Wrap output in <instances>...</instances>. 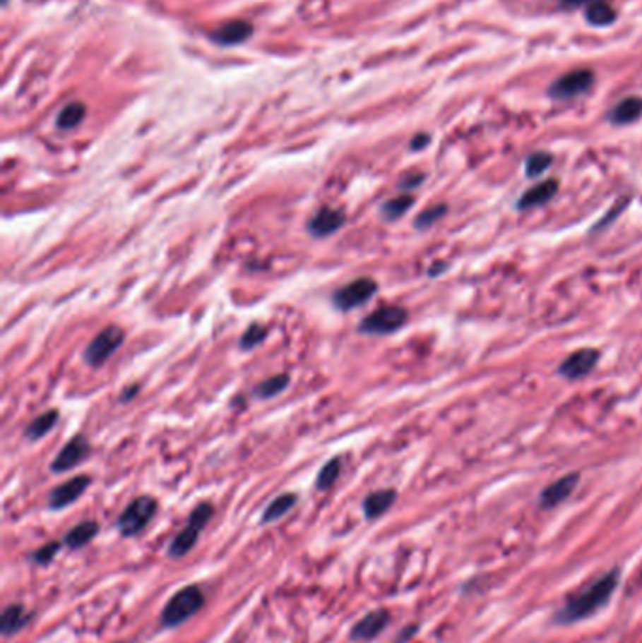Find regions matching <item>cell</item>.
I'll list each match as a JSON object with an SVG mask.
<instances>
[{
	"label": "cell",
	"mask_w": 642,
	"mask_h": 643,
	"mask_svg": "<svg viewBox=\"0 0 642 643\" xmlns=\"http://www.w3.org/2000/svg\"><path fill=\"white\" fill-rule=\"evenodd\" d=\"M157 510L158 504L153 497L143 495V497L134 498V500L124 508V512L121 514V517H119L117 521V527L119 531H121V534L126 538L140 534V532L151 523V519L155 517V514H157Z\"/></svg>",
	"instance_id": "obj_4"
},
{
	"label": "cell",
	"mask_w": 642,
	"mask_h": 643,
	"mask_svg": "<svg viewBox=\"0 0 642 643\" xmlns=\"http://www.w3.org/2000/svg\"><path fill=\"white\" fill-rule=\"evenodd\" d=\"M211 515H213V506H211V504H198L196 508L191 512V515H189V521H186L185 529L177 532L174 540H172V543H170V557H174V559L185 557V555L194 548V543H196L198 538H200V532L203 531V527L208 525V521L211 519Z\"/></svg>",
	"instance_id": "obj_3"
},
{
	"label": "cell",
	"mask_w": 642,
	"mask_h": 643,
	"mask_svg": "<svg viewBox=\"0 0 642 643\" xmlns=\"http://www.w3.org/2000/svg\"><path fill=\"white\" fill-rule=\"evenodd\" d=\"M412 203H415L412 196L392 198V200H388V202L381 208V213H383V217L386 218V220H398V218L403 217V215L412 208Z\"/></svg>",
	"instance_id": "obj_27"
},
{
	"label": "cell",
	"mask_w": 642,
	"mask_h": 643,
	"mask_svg": "<svg viewBox=\"0 0 642 643\" xmlns=\"http://www.w3.org/2000/svg\"><path fill=\"white\" fill-rule=\"evenodd\" d=\"M390 615L386 610H375L369 611L364 619L356 623L352 630H350V638L358 639V642H366V639L375 638L377 634H381L384 630V627L388 625Z\"/></svg>",
	"instance_id": "obj_13"
},
{
	"label": "cell",
	"mask_w": 642,
	"mask_h": 643,
	"mask_svg": "<svg viewBox=\"0 0 642 643\" xmlns=\"http://www.w3.org/2000/svg\"><path fill=\"white\" fill-rule=\"evenodd\" d=\"M288 386V375H275L271 378H266L264 382H260L258 386L253 390V395L258 399H271L279 395V393Z\"/></svg>",
	"instance_id": "obj_25"
},
{
	"label": "cell",
	"mask_w": 642,
	"mask_h": 643,
	"mask_svg": "<svg viewBox=\"0 0 642 643\" xmlns=\"http://www.w3.org/2000/svg\"><path fill=\"white\" fill-rule=\"evenodd\" d=\"M593 2H605V0H564V6L567 8H576L581 4H593Z\"/></svg>",
	"instance_id": "obj_35"
},
{
	"label": "cell",
	"mask_w": 642,
	"mask_h": 643,
	"mask_svg": "<svg viewBox=\"0 0 642 643\" xmlns=\"http://www.w3.org/2000/svg\"><path fill=\"white\" fill-rule=\"evenodd\" d=\"M556 192H558V181L556 179L539 183V185L533 186V188H530V191L525 192L524 196L520 198L518 208L530 209V208H537V205H542V203L550 202V200L556 196Z\"/></svg>",
	"instance_id": "obj_16"
},
{
	"label": "cell",
	"mask_w": 642,
	"mask_h": 643,
	"mask_svg": "<svg viewBox=\"0 0 642 643\" xmlns=\"http://www.w3.org/2000/svg\"><path fill=\"white\" fill-rule=\"evenodd\" d=\"M593 81H595V76H593L592 70H573V72L556 79L550 85L548 95L556 100H571V98H576V96L584 95L592 89Z\"/></svg>",
	"instance_id": "obj_8"
},
{
	"label": "cell",
	"mask_w": 642,
	"mask_h": 643,
	"mask_svg": "<svg viewBox=\"0 0 642 643\" xmlns=\"http://www.w3.org/2000/svg\"><path fill=\"white\" fill-rule=\"evenodd\" d=\"M445 213H446L445 205H435V208L426 209V211H422V213L418 215L417 220H415V226H417L418 229L429 228L432 224L437 222V220H439V218L443 217Z\"/></svg>",
	"instance_id": "obj_30"
},
{
	"label": "cell",
	"mask_w": 642,
	"mask_h": 643,
	"mask_svg": "<svg viewBox=\"0 0 642 643\" xmlns=\"http://www.w3.org/2000/svg\"><path fill=\"white\" fill-rule=\"evenodd\" d=\"M341 457H333L330 459L324 467L321 469L319 476H316L315 486L316 489H321V491H326L330 487L339 480V474H341Z\"/></svg>",
	"instance_id": "obj_26"
},
{
	"label": "cell",
	"mask_w": 642,
	"mask_h": 643,
	"mask_svg": "<svg viewBox=\"0 0 642 643\" xmlns=\"http://www.w3.org/2000/svg\"><path fill=\"white\" fill-rule=\"evenodd\" d=\"M27 619H28V615H27V611L23 610V606H19V604L8 606V608L2 611L0 630H2V634H6V636H10V634L17 632L19 628L25 627Z\"/></svg>",
	"instance_id": "obj_22"
},
{
	"label": "cell",
	"mask_w": 642,
	"mask_h": 643,
	"mask_svg": "<svg viewBox=\"0 0 642 643\" xmlns=\"http://www.w3.org/2000/svg\"><path fill=\"white\" fill-rule=\"evenodd\" d=\"M296 503H298V497H296L294 493H285V495H279V497L273 498V500L268 504V508L264 510L262 523H273V521L285 517V515H287L288 512L296 506Z\"/></svg>",
	"instance_id": "obj_20"
},
{
	"label": "cell",
	"mask_w": 642,
	"mask_h": 643,
	"mask_svg": "<svg viewBox=\"0 0 642 643\" xmlns=\"http://www.w3.org/2000/svg\"><path fill=\"white\" fill-rule=\"evenodd\" d=\"M586 19L593 27H607L616 21V11L607 2H593L588 6Z\"/></svg>",
	"instance_id": "obj_24"
},
{
	"label": "cell",
	"mask_w": 642,
	"mask_h": 643,
	"mask_svg": "<svg viewBox=\"0 0 642 643\" xmlns=\"http://www.w3.org/2000/svg\"><path fill=\"white\" fill-rule=\"evenodd\" d=\"M251 34H253V25L247 21H230L222 25L219 30H215L211 34V38L220 45H236L245 42L247 38H251Z\"/></svg>",
	"instance_id": "obj_14"
},
{
	"label": "cell",
	"mask_w": 642,
	"mask_h": 643,
	"mask_svg": "<svg viewBox=\"0 0 642 643\" xmlns=\"http://www.w3.org/2000/svg\"><path fill=\"white\" fill-rule=\"evenodd\" d=\"M407 322V311L398 305H386L373 311L369 316L362 320L360 333L366 335H388L394 333Z\"/></svg>",
	"instance_id": "obj_6"
},
{
	"label": "cell",
	"mask_w": 642,
	"mask_h": 643,
	"mask_svg": "<svg viewBox=\"0 0 642 643\" xmlns=\"http://www.w3.org/2000/svg\"><path fill=\"white\" fill-rule=\"evenodd\" d=\"M618 579H620V572L618 570H612L609 574H605L603 577H599L598 582H593L590 587L575 594L556 613V619L559 623H575L586 619L598 610H601L618 587Z\"/></svg>",
	"instance_id": "obj_1"
},
{
	"label": "cell",
	"mask_w": 642,
	"mask_h": 643,
	"mask_svg": "<svg viewBox=\"0 0 642 643\" xmlns=\"http://www.w3.org/2000/svg\"><path fill=\"white\" fill-rule=\"evenodd\" d=\"M206 604V594L198 585H189L181 589L168 600L160 613V625L166 628H174L189 621L192 615H196Z\"/></svg>",
	"instance_id": "obj_2"
},
{
	"label": "cell",
	"mask_w": 642,
	"mask_h": 643,
	"mask_svg": "<svg viewBox=\"0 0 642 643\" xmlns=\"http://www.w3.org/2000/svg\"><path fill=\"white\" fill-rule=\"evenodd\" d=\"M89 476H76V478H70V480L61 483V486H57L55 489L49 493V500H47L49 508L61 510L70 506V504L76 503V500L83 495L85 489L89 487Z\"/></svg>",
	"instance_id": "obj_10"
},
{
	"label": "cell",
	"mask_w": 642,
	"mask_h": 643,
	"mask_svg": "<svg viewBox=\"0 0 642 643\" xmlns=\"http://www.w3.org/2000/svg\"><path fill=\"white\" fill-rule=\"evenodd\" d=\"M89 452L90 444L83 435L72 436V438L66 442V446L57 453L55 461L51 463V470H53V472H66V470H72L73 467H78L79 463H83L85 457L89 455Z\"/></svg>",
	"instance_id": "obj_9"
},
{
	"label": "cell",
	"mask_w": 642,
	"mask_h": 643,
	"mask_svg": "<svg viewBox=\"0 0 642 643\" xmlns=\"http://www.w3.org/2000/svg\"><path fill=\"white\" fill-rule=\"evenodd\" d=\"M429 143V136H426V134H420V136H417V138H415V140H412V143H411V147L412 149H415V151H418V149H422V147H426Z\"/></svg>",
	"instance_id": "obj_34"
},
{
	"label": "cell",
	"mask_w": 642,
	"mask_h": 643,
	"mask_svg": "<svg viewBox=\"0 0 642 643\" xmlns=\"http://www.w3.org/2000/svg\"><path fill=\"white\" fill-rule=\"evenodd\" d=\"M59 548H61V543L59 542H51L47 543V546H42L38 551H34L32 559L36 560V563H40V565H45V563H49V560L55 557Z\"/></svg>",
	"instance_id": "obj_31"
},
{
	"label": "cell",
	"mask_w": 642,
	"mask_h": 643,
	"mask_svg": "<svg viewBox=\"0 0 642 643\" xmlns=\"http://www.w3.org/2000/svg\"><path fill=\"white\" fill-rule=\"evenodd\" d=\"M124 341V331L119 325H107L85 347L83 359L90 367H100L112 358Z\"/></svg>",
	"instance_id": "obj_5"
},
{
	"label": "cell",
	"mask_w": 642,
	"mask_h": 643,
	"mask_svg": "<svg viewBox=\"0 0 642 643\" xmlns=\"http://www.w3.org/2000/svg\"><path fill=\"white\" fill-rule=\"evenodd\" d=\"M140 392V386H130V387H126V390H124L123 393H121V401H123V403H129L130 399H134L136 397V393Z\"/></svg>",
	"instance_id": "obj_33"
},
{
	"label": "cell",
	"mask_w": 642,
	"mask_h": 643,
	"mask_svg": "<svg viewBox=\"0 0 642 643\" xmlns=\"http://www.w3.org/2000/svg\"><path fill=\"white\" fill-rule=\"evenodd\" d=\"M396 491L394 489H381L371 495H367L364 500V514L367 519H375L379 515H383L386 510L394 504Z\"/></svg>",
	"instance_id": "obj_17"
},
{
	"label": "cell",
	"mask_w": 642,
	"mask_h": 643,
	"mask_svg": "<svg viewBox=\"0 0 642 643\" xmlns=\"http://www.w3.org/2000/svg\"><path fill=\"white\" fill-rule=\"evenodd\" d=\"M268 337V327L266 325L260 324H251L245 330V333L242 335V341H239V348L242 350H253L260 344V342H264V339Z\"/></svg>",
	"instance_id": "obj_28"
},
{
	"label": "cell",
	"mask_w": 642,
	"mask_h": 643,
	"mask_svg": "<svg viewBox=\"0 0 642 643\" xmlns=\"http://www.w3.org/2000/svg\"><path fill=\"white\" fill-rule=\"evenodd\" d=\"M85 113H87V109L81 102H72V104H68L61 109L59 117H57V126L61 130L76 128L85 119Z\"/></svg>",
	"instance_id": "obj_23"
},
{
	"label": "cell",
	"mask_w": 642,
	"mask_h": 643,
	"mask_svg": "<svg viewBox=\"0 0 642 643\" xmlns=\"http://www.w3.org/2000/svg\"><path fill=\"white\" fill-rule=\"evenodd\" d=\"M598 361V350H593V348H582V350H576L575 354H571L569 358L561 363L559 371H561V375H565L567 378H571V380H575V378H582V376H586L588 373H592V369L595 367Z\"/></svg>",
	"instance_id": "obj_11"
},
{
	"label": "cell",
	"mask_w": 642,
	"mask_h": 643,
	"mask_svg": "<svg viewBox=\"0 0 642 643\" xmlns=\"http://www.w3.org/2000/svg\"><path fill=\"white\" fill-rule=\"evenodd\" d=\"M642 115V98L637 96H629L626 100H622L614 109L609 113V119L614 124H629L635 123Z\"/></svg>",
	"instance_id": "obj_18"
},
{
	"label": "cell",
	"mask_w": 642,
	"mask_h": 643,
	"mask_svg": "<svg viewBox=\"0 0 642 643\" xmlns=\"http://www.w3.org/2000/svg\"><path fill=\"white\" fill-rule=\"evenodd\" d=\"M576 483H578V474H569L554 481L552 486H548L541 495V504L545 508H552L556 504L564 503L571 493L575 491Z\"/></svg>",
	"instance_id": "obj_15"
},
{
	"label": "cell",
	"mask_w": 642,
	"mask_h": 643,
	"mask_svg": "<svg viewBox=\"0 0 642 643\" xmlns=\"http://www.w3.org/2000/svg\"><path fill=\"white\" fill-rule=\"evenodd\" d=\"M98 534V523L96 521H83L73 529L68 531V534L64 536V543L70 549H81Z\"/></svg>",
	"instance_id": "obj_19"
},
{
	"label": "cell",
	"mask_w": 642,
	"mask_h": 643,
	"mask_svg": "<svg viewBox=\"0 0 642 643\" xmlns=\"http://www.w3.org/2000/svg\"><path fill=\"white\" fill-rule=\"evenodd\" d=\"M57 421H59V412L55 409L47 410V412L40 414L36 420L28 423L27 429H25V438H28L30 442L40 440L42 436L47 435L55 427Z\"/></svg>",
	"instance_id": "obj_21"
},
{
	"label": "cell",
	"mask_w": 642,
	"mask_h": 643,
	"mask_svg": "<svg viewBox=\"0 0 642 643\" xmlns=\"http://www.w3.org/2000/svg\"><path fill=\"white\" fill-rule=\"evenodd\" d=\"M379 284L369 277H362L356 279L352 282H349L347 286H341L332 297L333 307L338 311H355L356 307H360L364 303H367L375 294H377Z\"/></svg>",
	"instance_id": "obj_7"
},
{
	"label": "cell",
	"mask_w": 642,
	"mask_h": 643,
	"mask_svg": "<svg viewBox=\"0 0 642 643\" xmlns=\"http://www.w3.org/2000/svg\"><path fill=\"white\" fill-rule=\"evenodd\" d=\"M422 181H424L422 174H407L405 177L400 181V188H417Z\"/></svg>",
	"instance_id": "obj_32"
},
{
	"label": "cell",
	"mask_w": 642,
	"mask_h": 643,
	"mask_svg": "<svg viewBox=\"0 0 642 643\" xmlns=\"http://www.w3.org/2000/svg\"><path fill=\"white\" fill-rule=\"evenodd\" d=\"M345 224V215L339 209L322 208L319 209L311 220L307 222V232L313 237H328V235L335 234Z\"/></svg>",
	"instance_id": "obj_12"
},
{
	"label": "cell",
	"mask_w": 642,
	"mask_h": 643,
	"mask_svg": "<svg viewBox=\"0 0 642 643\" xmlns=\"http://www.w3.org/2000/svg\"><path fill=\"white\" fill-rule=\"evenodd\" d=\"M550 164H552V157H550L548 152H535V155H531V157L528 158L525 172H528L530 177H535V175H541Z\"/></svg>",
	"instance_id": "obj_29"
}]
</instances>
